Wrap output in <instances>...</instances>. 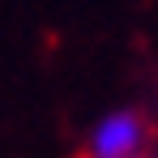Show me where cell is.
<instances>
[{
    "instance_id": "cell-1",
    "label": "cell",
    "mask_w": 158,
    "mask_h": 158,
    "mask_svg": "<svg viewBox=\"0 0 158 158\" xmlns=\"http://www.w3.org/2000/svg\"><path fill=\"white\" fill-rule=\"evenodd\" d=\"M141 145H145V120L137 111H111L90 137V158H141Z\"/></svg>"
}]
</instances>
